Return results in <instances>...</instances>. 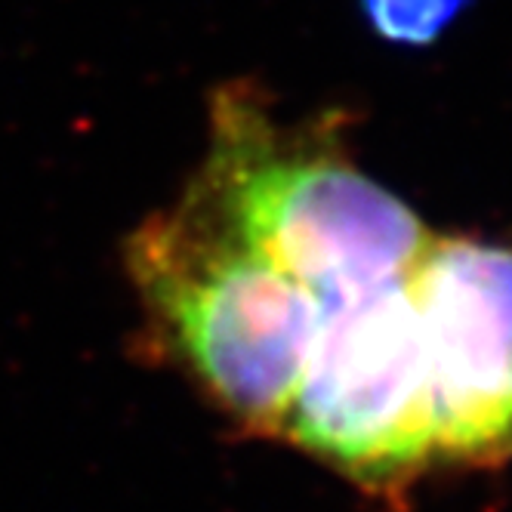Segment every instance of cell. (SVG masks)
Here are the masks:
<instances>
[{
  "mask_svg": "<svg viewBox=\"0 0 512 512\" xmlns=\"http://www.w3.org/2000/svg\"><path fill=\"white\" fill-rule=\"evenodd\" d=\"M192 192L318 300L408 278L429 247L417 213L324 136L275 124L256 87L210 102V152Z\"/></svg>",
  "mask_w": 512,
  "mask_h": 512,
  "instance_id": "1",
  "label": "cell"
},
{
  "mask_svg": "<svg viewBox=\"0 0 512 512\" xmlns=\"http://www.w3.org/2000/svg\"><path fill=\"white\" fill-rule=\"evenodd\" d=\"M158 337L247 435H278L321 300L244 244L192 189L127 241Z\"/></svg>",
  "mask_w": 512,
  "mask_h": 512,
  "instance_id": "2",
  "label": "cell"
},
{
  "mask_svg": "<svg viewBox=\"0 0 512 512\" xmlns=\"http://www.w3.org/2000/svg\"><path fill=\"white\" fill-rule=\"evenodd\" d=\"M278 435L377 491L405 485L435 457L429 371L408 278L321 300Z\"/></svg>",
  "mask_w": 512,
  "mask_h": 512,
  "instance_id": "3",
  "label": "cell"
},
{
  "mask_svg": "<svg viewBox=\"0 0 512 512\" xmlns=\"http://www.w3.org/2000/svg\"><path fill=\"white\" fill-rule=\"evenodd\" d=\"M408 284L429 371L435 457H512V247L429 241Z\"/></svg>",
  "mask_w": 512,
  "mask_h": 512,
  "instance_id": "4",
  "label": "cell"
},
{
  "mask_svg": "<svg viewBox=\"0 0 512 512\" xmlns=\"http://www.w3.org/2000/svg\"><path fill=\"white\" fill-rule=\"evenodd\" d=\"M364 19L389 44H432L463 13L466 0H358Z\"/></svg>",
  "mask_w": 512,
  "mask_h": 512,
  "instance_id": "5",
  "label": "cell"
}]
</instances>
